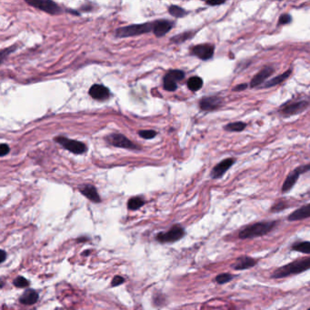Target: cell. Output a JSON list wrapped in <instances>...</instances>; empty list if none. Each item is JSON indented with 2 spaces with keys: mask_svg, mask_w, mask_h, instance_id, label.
<instances>
[{
  "mask_svg": "<svg viewBox=\"0 0 310 310\" xmlns=\"http://www.w3.org/2000/svg\"><path fill=\"white\" fill-rule=\"evenodd\" d=\"M225 3V1H218V2H216V1H207L206 2V4L207 5H209V6H220L222 4H224Z\"/></svg>",
  "mask_w": 310,
  "mask_h": 310,
  "instance_id": "obj_39",
  "label": "cell"
},
{
  "mask_svg": "<svg viewBox=\"0 0 310 310\" xmlns=\"http://www.w3.org/2000/svg\"><path fill=\"white\" fill-rule=\"evenodd\" d=\"M139 135L145 140H151L157 136V132L154 130H140Z\"/></svg>",
  "mask_w": 310,
  "mask_h": 310,
  "instance_id": "obj_31",
  "label": "cell"
},
{
  "mask_svg": "<svg viewBox=\"0 0 310 310\" xmlns=\"http://www.w3.org/2000/svg\"><path fill=\"white\" fill-rule=\"evenodd\" d=\"M287 207H288V206H287V203L284 201V200H279V201L276 203L274 206H272L271 212H273V213L280 212V211H282V210L286 209Z\"/></svg>",
  "mask_w": 310,
  "mask_h": 310,
  "instance_id": "obj_29",
  "label": "cell"
},
{
  "mask_svg": "<svg viewBox=\"0 0 310 310\" xmlns=\"http://www.w3.org/2000/svg\"><path fill=\"white\" fill-rule=\"evenodd\" d=\"M292 70H286L283 74L275 76V77H273L272 79H270V80H268L267 82L265 83L264 86H263V88L269 89V88H273V87H275V86H278L279 84H281V83H283L285 80H286V79L290 76Z\"/></svg>",
  "mask_w": 310,
  "mask_h": 310,
  "instance_id": "obj_20",
  "label": "cell"
},
{
  "mask_svg": "<svg viewBox=\"0 0 310 310\" xmlns=\"http://www.w3.org/2000/svg\"><path fill=\"white\" fill-rule=\"evenodd\" d=\"M293 251H298L300 253L310 254V241H303L294 244L291 247Z\"/></svg>",
  "mask_w": 310,
  "mask_h": 310,
  "instance_id": "obj_24",
  "label": "cell"
},
{
  "mask_svg": "<svg viewBox=\"0 0 310 310\" xmlns=\"http://www.w3.org/2000/svg\"><path fill=\"white\" fill-rule=\"evenodd\" d=\"M223 98L218 95L204 96L199 101V108L203 111H215L223 106Z\"/></svg>",
  "mask_w": 310,
  "mask_h": 310,
  "instance_id": "obj_10",
  "label": "cell"
},
{
  "mask_svg": "<svg viewBox=\"0 0 310 310\" xmlns=\"http://www.w3.org/2000/svg\"><path fill=\"white\" fill-rule=\"evenodd\" d=\"M310 310V309H309V310Z\"/></svg>",
  "mask_w": 310,
  "mask_h": 310,
  "instance_id": "obj_41",
  "label": "cell"
},
{
  "mask_svg": "<svg viewBox=\"0 0 310 310\" xmlns=\"http://www.w3.org/2000/svg\"><path fill=\"white\" fill-rule=\"evenodd\" d=\"M164 78L169 79V80L173 81V82L177 83L185 78V72L182 71V70H169V71L166 74Z\"/></svg>",
  "mask_w": 310,
  "mask_h": 310,
  "instance_id": "obj_21",
  "label": "cell"
},
{
  "mask_svg": "<svg viewBox=\"0 0 310 310\" xmlns=\"http://www.w3.org/2000/svg\"><path fill=\"white\" fill-rule=\"evenodd\" d=\"M298 171L300 172V174H304L306 172H309L310 171V164L304 165V166H301L298 167Z\"/></svg>",
  "mask_w": 310,
  "mask_h": 310,
  "instance_id": "obj_38",
  "label": "cell"
},
{
  "mask_svg": "<svg viewBox=\"0 0 310 310\" xmlns=\"http://www.w3.org/2000/svg\"><path fill=\"white\" fill-rule=\"evenodd\" d=\"M154 29V22H148L139 25H131L119 27L116 30L117 38H129L134 36H139L142 34H146L153 31Z\"/></svg>",
  "mask_w": 310,
  "mask_h": 310,
  "instance_id": "obj_3",
  "label": "cell"
},
{
  "mask_svg": "<svg viewBox=\"0 0 310 310\" xmlns=\"http://www.w3.org/2000/svg\"><path fill=\"white\" fill-rule=\"evenodd\" d=\"M54 140L63 146L64 148H66L67 150L74 153L76 155L84 154L88 149L84 143L79 142L77 140H70V139L65 138V137H57V138H55Z\"/></svg>",
  "mask_w": 310,
  "mask_h": 310,
  "instance_id": "obj_6",
  "label": "cell"
},
{
  "mask_svg": "<svg viewBox=\"0 0 310 310\" xmlns=\"http://www.w3.org/2000/svg\"><path fill=\"white\" fill-rule=\"evenodd\" d=\"M194 35V32L188 31L182 33V34H179L176 37L171 38V42H174L176 44H179V43H183L185 41L189 40L190 38H192Z\"/></svg>",
  "mask_w": 310,
  "mask_h": 310,
  "instance_id": "obj_26",
  "label": "cell"
},
{
  "mask_svg": "<svg viewBox=\"0 0 310 310\" xmlns=\"http://www.w3.org/2000/svg\"><path fill=\"white\" fill-rule=\"evenodd\" d=\"M144 204H145V201L142 197L135 196V197H131L128 200L127 208L130 210H137V209H140L142 206H144Z\"/></svg>",
  "mask_w": 310,
  "mask_h": 310,
  "instance_id": "obj_25",
  "label": "cell"
},
{
  "mask_svg": "<svg viewBox=\"0 0 310 310\" xmlns=\"http://www.w3.org/2000/svg\"><path fill=\"white\" fill-rule=\"evenodd\" d=\"M164 89L167 91H175L177 89V83L173 82L169 79L164 78Z\"/></svg>",
  "mask_w": 310,
  "mask_h": 310,
  "instance_id": "obj_32",
  "label": "cell"
},
{
  "mask_svg": "<svg viewBox=\"0 0 310 310\" xmlns=\"http://www.w3.org/2000/svg\"><path fill=\"white\" fill-rule=\"evenodd\" d=\"M274 72H275V70L272 67H269V66L264 67L262 70H260V72H258L252 77V79L250 81V88L254 89V88H257L260 85H262L269 76L272 75Z\"/></svg>",
  "mask_w": 310,
  "mask_h": 310,
  "instance_id": "obj_12",
  "label": "cell"
},
{
  "mask_svg": "<svg viewBox=\"0 0 310 310\" xmlns=\"http://www.w3.org/2000/svg\"><path fill=\"white\" fill-rule=\"evenodd\" d=\"M9 151H10V148H9L8 145H6V144H1V146H0V156H1V157L6 156V155H7V154L9 153Z\"/></svg>",
  "mask_w": 310,
  "mask_h": 310,
  "instance_id": "obj_36",
  "label": "cell"
},
{
  "mask_svg": "<svg viewBox=\"0 0 310 310\" xmlns=\"http://www.w3.org/2000/svg\"><path fill=\"white\" fill-rule=\"evenodd\" d=\"M187 85L191 91H198L203 87V79L199 76H192L189 79Z\"/></svg>",
  "mask_w": 310,
  "mask_h": 310,
  "instance_id": "obj_23",
  "label": "cell"
},
{
  "mask_svg": "<svg viewBox=\"0 0 310 310\" xmlns=\"http://www.w3.org/2000/svg\"><path fill=\"white\" fill-rule=\"evenodd\" d=\"M247 127V124L244 122H233V123H228L224 129L228 132H241Z\"/></svg>",
  "mask_w": 310,
  "mask_h": 310,
  "instance_id": "obj_22",
  "label": "cell"
},
{
  "mask_svg": "<svg viewBox=\"0 0 310 310\" xmlns=\"http://www.w3.org/2000/svg\"><path fill=\"white\" fill-rule=\"evenodd\" d=\"M247 89V84L246 83H243V84H239V85H237L233 89V91H237V92H240V91H244Z\"/></svg>",
  "mask_w": 310,
  "mask_h": 310,
  "instance_id": "obj_37",
  "label": "cell"
},
{
  "mask_svg": "<svg viewBox=\"0 0 310 310\" xmlns=\"http://www.w3.org/2000/svg\"><path fill=\"white\" fill-rule=\"evenodd\" d=\"M173 25H174V22L170 21V20L162 19V20L155 21L153 33L155 34L156 37L161 38V37L165 36L167 33L170 31Z\"/></svg>",
  "mask_w": 310,
  "mask_h": 310,
  "instance_id": "obj_13",
  "label": "cell"
},
{
  "mask_svg": "<svg viewBox=\"0 0 310 310\" xmlns=\"http://www.w3.org/2000/svg\"><path fill=\"white\" fill-rule=\"evenodd\" d=\"M29 6H34L39 10H42L50 15H59L63 12V9L58 6L56 2L51 0H34V1H25Z\"/></svg>",
  "mask_w": 310,
  "mask_h": 310,
  "instance_id": "obj_4",
  "label": "cell"
},
{
  "mask_svg": "<svg viewBox=\"0 0 310 310\" xmlns=\"http://www.w3.org/2000/svg\"><path fill=\"white\" fill-rule=\"evenodd\" d=\"M300 172L298 168L292 171L291 173L286 177L285 182L282 186V193H287L293 189L295 184L297 183L298 178L300 177Z\"/></svg>",
  "mask_w": 310,
  "mask_h": 310,
  "instance_id": "obj_18",
  "label": "cell"
},
{
  "mask_svg": "<svg viewBox=\"0 0 310 310\" xmlns=\"http://www.w3.org/2000/svg\"><path fill=\"white\" fill-rule=\"evenodd\" d=\"M309 106H310V103L306 100L293 102V103H289V104L286 103L279 108V112L286 117H290L293 115L302 113L307 108H309Z\"/></svg>",
  "mask_w": 310,
  "mask_h": 310,
  "instance_id": "obj_8",
  "label": "cell"
},
{
  "mask_svg": "<svg viewBox=\"0 0 310 310\" xmlns=\"http://www.w3.org/2000/svg\"><path fill=\"white\" fill-rule=\"evenodd\" d=\"M89 95L96 100H105L109 97V90L103 85L95 84L89 89Z\"/></svg>",
  "mask_w": 310,
  "mask_h": 310,
  "instance_id": "obj_14",
  "label": "cell"
},
{
  "mask_svg": "<svg viewBox=\"0 0 310 310\" xmlns=\"http://www.w3.org/2000/svg\"><path fill=\"white\" fill-rule=\"evenodd\" d=\"M0 254H1V256H0V259H1V260H0V262H1V263H3V262L6 260V253L5 251H4V250H1Z\"/></svg>",
  "mask_w": 310,
  "mask_h": 310,
  "instance_id": "obj_40",
  "label": "cell"
},
{
  "mask_svg": "<svg viewBox=\"0 0 310 310\" xmlns=\"http://www.w3.org/2000/svg\"><path fill=\"white\" fill-rule=\"evenodd\" d=\"M124 282H125L124 278H122L120 276H116L111 282V286H118L123 284Z\"/></svg>",
  "mask_w": 310,
  "mask_h": 310,
  "instance_id": "obj_35",
  "label": "cell"
},
{
  "mask_svg": "<svg viewBox=\"0 0 310 310\" xmlns=\"http://www.w3.org/2000/svg\"><path fill=\"white\" fill-rule=\"evenodd\" d=\"M168 12H169L171 16H173V17H175V18H177V19L184 18V17H186L187 14H188V12H187L185 9H183L182 7H180V6H174V5L169 6Z\"/></svg>",
  "mask_w": 310,
  "mask_h": 310,
  "instance_id": "obj_27",
  "label": "cell"
},
{
  "mask_svg": "<svg viewBox=\"0 0 310 310\" xmlns=\"http://www.w3.org/2000/svg\"><path fill=\"white\" fill-rule=\"evenodd\" d=\"M185 236L184 228L179 225H175L167 232H161L157 235L156 239L160 243H173L181 239Z\"/></svg>",
  "mask_w": 310,
  "mask_h": 310,
  "instance_id": "obj_5",
  "label": "cell"
},
{
  "mask_svg": "<svg viewBox=\"0 0 310 310\" xmlns=\"http://www.w3.org/2000/svg\"><path fill=\"white\" fill-rule=\"evenodd\" d=\"M310 269V257L295 260L283 266L277 268L271 275L274 279H284L292 275H298Z\"/></svg>",
  "mask_w": 310,
  "mask_h": 310,
  "instance_id": "obj_1",
  "label": "cell"
},
{
  "mask_svg": "<svg viewBox=\"0 0 310 310\" xmlns=\"http://www.w3.org/2000/svg\"><path fill=\"white\" fill-rule=\"evenodd\" d=\"M39 295L33 289H27L19 298V302L24 305H34L38 302Z\"/></svg>",
  "mask_w": 310,
  "mask_h": 310,
  "instance_id": "obj_19",
  "label": "cell"
},
{
  "mask_svg": "<svg viewBox=\"0 0 310 310\" xmlns=\"http://www.w3.org/2000/svg\"><path fill=\"white\" fill-rule=\"evenodd\" d=\"M215 47L211 44H200L194 46L190 49L192 56L198 57L201 60H209L214 56Z\"/></svg>",
  "mask_w": 310,
  "mask_h": 310,
  "instance_id": "obj_9",
  "label": "cell"
},
{
  "mask_svg": "<svg viewBox=\"0 0 310 310\" xmlns=\"http://www.w3.org/2000/svg\"><path fill=\"white\" fill-rule=\"evenodd\" d=\"M310 217V203L295 210L288 215V221H299Z\"/></svg>",
  "mask_w": 310,
  "mask_h": 310,
  "instance_id": "obj_16",
  "label": "cell"
},
{
  "mask_svg": "<svg viewBox=\"0 0 310 310\" xmlns=\"http://www.w3.org/2000/svg\"><path fill=\"white\" fill-rule=\"evenodd\" d=\"M233 278H234L233 275H231L229 273H222V274H219V275H217L215 277V280L217 284L223 285V284H226V283L230 282L233 279Z\"/></svg>",
  "mask_w": 310,
  "mask_h": 310,
  "instance_id": "obj_28",
  "label": "cell"
},
{
  "mask_svg": "<svg viewBox=\"0 0 310 310\" xmlns=\"http://www.w3.org/2000/svg\"><path fill=\"white\" fill-rule=\"evenodd\" d=\"M79 191L81 192L83 196L89 198V200H91L92 202H101V198H100V196L97 193V190H96L94 186H92V185H85L81 188H79Z\"/></svg>",
  "mask_w": 310,
  "mask_h": 310,
  "instance_id": "obj_17",
  "label": "cell"
},
{
  "mask_svg": "<svg viewBox=\"0 0 310 310\" xmlns=\"http://www.w3.org/2000/svg\"><path fill=\"white\" fill-rule=\"evenodd\" d=\"M234 158H228L222 160L218 164L215 165L213 169L210 172V177L214 179H217L224 176V174L235 164Z\"/></svg>",
  "mask_w": 310,
  "mask_h": 310,
  "instance_id": "obj_11",
  "label": "cell"
},
{
  "mask_svg": "<svg viewBox=\"0 0 310 310\" xmlns=\"http://www.w3.org/2000/svg\"><path fill=\"white\" fill-rule=\"evenodd\" d=\"M14 285L17 287H27L29 286V282L23 277H18L14 279Z\"/></svg>",
  "mask_w": 310,
  "mask_h": 310,
  "instance_id": "obj_30",
  "label": "cell"
},
{
  "mask_svg": "<svg viewBox=\"0 0 310 310\" xmlns=\"http://www.w3.org/2000/svg\"><path fill=\"white\" fill-rule=\"evenodd\" d=\"M257 262L258 261L254 260L253 258L244 256V257H240L236 260V262L232 265V267L234 268L235 270H246V269L251 268V267L256 266Z\"/></svg>",
  "mask_w": 310,
  "mask_h": 310,
  "instance_id": "obj_15",
  "label": "cell"
},
{
  "mask_svg": "<svg viewBox=\"0 0 310 310\" xmlns=\"http://www.w3.org/2000/svg\"><path fill=\"white\" fill-rule=\"evenodd\" d=\"M106 141L109 145H112L117 147H122V148H127V149H140V146L136 145L132 141L128 140L126 136L122 134H111L106 138Z\"/></svg>",
  "mask_w": 310,
  "mask_h": 310,
  "instance_id": "obj_7",
  "label": "cell"
},
{
  "mask_svg": "<svg viewBox=\"0 0 310 310\" xmlns=\"http://www.w3.org/2000/svg\"><path fill=\"white\" fill-rule=\"evenodd\" d=\"M16 49V47L15 46H13L11 48H6V49H4V50L1 51V63L4 61V59L6 58V56L7 55H9L10 53H12L13 51Z\"/></svg>",
  "mask_w": 310,
  "mask_h": 310,
  "instance_id": "obj_34",
  "label": "cell"
},
{
  "mask_svg": "<svg viewBox=\"0 0 310 310\" xmlns=\"http://www.w3.org/2000/svg\"><path fill=\"white\" fill-rule=\"evenodd\" d=\"M292 22V17L289 14H283L279 19V25H287Z\"/></svg>",
  "mask_w": 310,
  "mask_h": 310,
  "instance_id": "obj_33",
  "label": "cell"
},
{
  "mask_svg": "<svg viewBox=\"0 0 310 310\" xmlns=\"http://www.w3.org/2000/svg\"><path fill=\"white\" fill-rule=\"evenodd\" d=\"M277 226V221H261L249 225L243 228L238 233L240 239H248L260 238L268 234Z\"/></svg>",
  "mask_w": 310,
  "mask_h": 310,
  "instance_id": "obj_2",
  "label": "cell"
}]
</instances>
